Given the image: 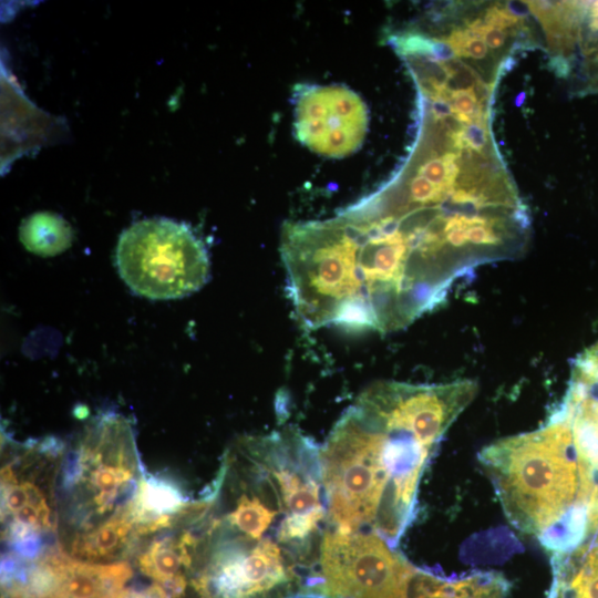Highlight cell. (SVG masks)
Segmentation results:
<instances>
[{
	"instance_id": "8",
	"label": "cell",
	"mask_w": 598,
	"mask_h": 598,
	"mask_svg": "<svg viewBox=\"0 0 598 598\" xmlns=\"http://www.w3.org/2000/svg\"><path fill=\"white\" fill-rule=\"evenodd\" d=\"M292 103L295 135L310 151L342 158L361 147L369 128V111L350 87L299 84Z\"/></svg>"
},
{
	"instance_id": "1",
	"label": "cell",
	"mask_w": 598,
	"mask_h": 598,
	"mask_svg": "<svg viewBox=\"0 0 598 598\" xmlns=\"http://www.w3.org/2000/svg\"><path fill=\"white\" fill-rule=\"evenodd\" d=\"M530 215L509 172L467 156L406 159L324 220L293 221L287 289L311 329L388 333L439 307L475 268L527 248Z\"/></svg>"
},
{
	"instance_id": "10",
	"label": "cell",
	"mask_w": 598,
	"mask_h": 598,
	"mask_svg": "<svg viewBox=\"0 0 598 598\" xmlns=\"http://www.w3.org/2000/svg\"><path fill=\"white\" fill-rule=\"evenodd\" d=\"M508 588L505 577L494 571L446 578L417 568L410 598H504Z\"/></svg>"
},
{
	"instance_id": "5",
	"label": "cell",
	"mask_w": 598,
	"mask_h": 598,
	"mask_svg": "<svg viewBox=\"0 0 598 598\" xmlns=\"http://www.w3.org/2000/svg\"><path fill=\"white\" fill-rule=\"evenodd\" d=\"M115 262L128 288L153 300L192 295L209 277L203 241L185 223L164 217L142 219L123 230Z\"/></svg>"
},
{
	"instance_id": "11",
	"label": "cell",
	"mask_w": 598,
	"mask_h": 598,
	"mask_svg": "<svg viewBox=\"0 0 598 598\" xmlns=\"http://www.w3.org/2000/svg\"><path fill=\"white\" fill-rule=\"evenodd\" d=\"M185 524L187 528L181 533L152 540L137 557L140 569L163 587L178 579H187L190 573L195 539L186 519Z\"/></svg>"
},
{
	"instance_id": "6",
	"label": "cell",
	"mask_w": 598,
	"mask_h": 598,
	"mask_svg": "<svg viewBox=\"0 0 598 598\" xmlns=\"http://www.w3.org/2000/svg\"><path fill=\"white\" fill-rule=\"evenodd\" d=\"M1 468L2 539L11 550L45 547L59 524L55 495L62 445L56 440L11 448Z\"/></svg>"
},
{
	"instance_id": "14",
	"label": "cell",
	"mask_w": 598,
	"mask_h": 598,
	"mask_svg": "<svg viewBox=\"0 0 598 598\" xmlns=\"http://www.w3.org/2000/svg\"><path fill=\"white\" fill-rule=\"evenodd\" d=\"M589 28L598 35V1L585 2Z\"/></svg>"
},
{
	"instance_id": "9",
	"label": "cell",
	"mask_w": 598,
	"mask_h": 598,
	"mask_svg": "<svg viewBox=\"0 0 598 598\" xmlns=\"http://www.w3.org/2000/svg\"><path fill=\"white\" fill-rule=\"evenodd\" d=\"M551 568L547 598H598V532L574 549L553 554Z\"/></svg>"
},
{
	"instance_id": "2",
	"label": "cell",
	"mask_w": 598,
	"mask_h": 598,
	"mask_svg": "<svg viewBox=\"0 0 598 598\" xmlns=\"http://www.w3.org/2000/svg\"><path fill=\"white\" fill-rule=\"evenodd\" d=\"M328 526L396 545L414 518L430 455L411 433L354 402L319 450Z\"/></svg>"
},
{
	"instance_id": "7",
	"label": "cell",
	"mask_w": 598,
	"mask_h": 598,
	"mask_svg": "<svg viewBox=\"0 0 598 598\" xmlns=\"http://www.w3.org/2000/svg\"><path fill=\"white\" fill-rule=\"evenodd\" d=\"M417 567L374 533L328 527L317 598H410Z\"/></svg>"
},
{
	"instance_id": "12",
	"label": "cell",
	"mask_w": 598,
	"mask_h": 598,
	"mask_svg": "<svg viewBox=\"0 0 598 598\" xmlns=\"http://www.w3.org/2000/svg\"><path fill=\"white\" fill-rule=\"evenodd\" d=\"M19 236L29 251L51 257L71 246L73 230L62 216L51 212H38L22 220Z\"/></svg>"
},
{
	"instance_id": "4",
	"label": "cell",
	"mask_w": 598,
	"mask_h": 598,
	"mask_svg": "<svg viewBox=\"0 0 598 598\" xmlns=\"http://www.w3.org/2000/svg\"><path fill=\"white\" fill-rule=\"evenodd\" d=\"M142 477L130 421L111 412L94 419L61 465L58 501L64 524L62 540L130 512Z\"/></svg>"
},
{
	"instance_id": "13",
	"label": "cell",
	"mask_w": 598,
	"mask_h": 598,
	"mask_svg": "<svg viewBox=\"0 0 598 598\" xmlns=\"http://www.w3.org/2000/svg\"><path fill=\"white\" fill-rule=\"evenodd\" d=\"M115 598H167V596L161 586L155 585L144 590L122 589Z\"/></svg>"
},
{
	"instance_id": "3",
	"label": "cell",
	"mask_w": 598,
	"mask_h": 598,
	"mask_svg": "<svg viewBox=\"0 0 598 598\" xmlns=\"http://www.w3.org/2000/svg\"><path fill=\"white\" fill-rule=\"evenodd\" d=\"M477 457L517 530L551 554L587 538L594 468L557 409L537 430L497 440Z\"/></svg>"
}]
</instances>
